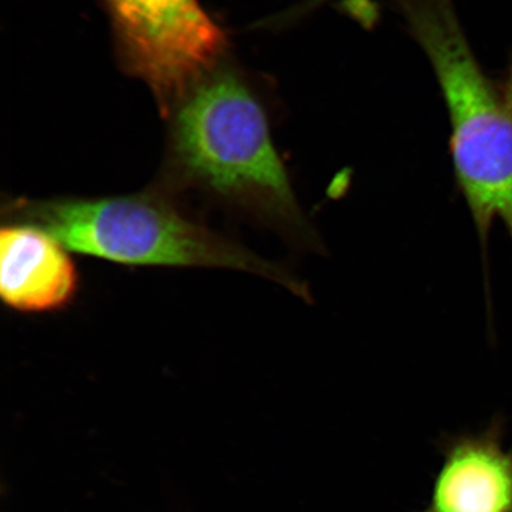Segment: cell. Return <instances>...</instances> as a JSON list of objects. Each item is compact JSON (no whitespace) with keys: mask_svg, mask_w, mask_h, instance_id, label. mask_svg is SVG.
Listing matches in <instances>:
<instances>
[{"mask_svg":"<svg viewBox=\"0 0 512 512\" xmlns=\"http://www.w3.org/2000/svg\"><path fill=\"white\" fill-rule=\"evenodd\" d=\"M168 114L170 168L179 182L264 224L293 251L322 254V238L275 149L265 107L238 68L222 60Z\"/></svg>","mask_w":512,"mask_h":512,"instance_id":"1","label":"cell"},{"mask_svg":"<svg viewBox=\"0 0 512 512\" xmlns=\"http://www.w3.org/2000/svg\"><path fill=\"white\" fill-rule=\"evenodd\" d=\"M5 211L9 222L41 228L68 251L126 266L252 273L312 302L309 285L290 268L261 258L191 219L160 190L102 198L16 200Z\"/></svg>","mask_w":512,"mask_h":512,"instance_id":"2","label":"cell"},{"mask_svg":"<svg viewBox=\"0 0 512 512\" xmlns=\"http://www.w3.org/2000/svg\"><path fill=\"white\" fill-rule=\"evenodd\" d=\"M424 51L451 121L460 191L482 248L501 221L512 240V114L485 75L460 23L454 0H389Z\"/></svg>","mask_w":512,"mask_h":512,"instance_id":"3","label":"cell"},{"mask_svg":"<svg viewBox=\"0 0 512 512\" xmlns=\"http://www.w3.org/2000/svg\"><path fill=\"white\" fill-rule=\"evenodd\" d=\"M124 67L149 86L163 114L219 64L226 32L200 0H105Z\"/></svg>","mask_w":512,"mask_h":512,"instance_id":"4","label":"cell"},{"mask_svg":"<svg viewBox=\"0 0 512 512\" xmlns=\"http://www.w3.org/2000/svg\"><path fill=\"white\" fill-rule=\"evenodd\" d=\"M79 291V273L68 249L43 229L9 222L0 232V297L11 310L64 309Z\"/></svg>","mask_w":512,"mask_h":512,"instance_id":"5","label":"cell"},{"mask_svg":"<svg viewBox=\"0 0 512 512\" xmlns=\"http://www.w3.org/2000/svg\"><path fill=\"white\" fill-rule=\"evenodd\" d=\"M443 463L421 512H512V451L501 427L441 440Z\"/></svg>","mask_w":512,"mask_h":512,"instance_id":"6","label":"cell"},{"mask_svg":"<svg viewBox=\"0 0 512 512\" xmlns=\"http://www.w3.org/2000/svg\"><path fill=\"white\" fill-rule=\"evenodd\" d=\"M503 95H504L505 101H507V105L512 114V62H511V66L509 68L507 81H505Z\"/></svg>","mask_w":512,"mask_h":512,"instance_id":"7","label":"cell"}]
</instances>
